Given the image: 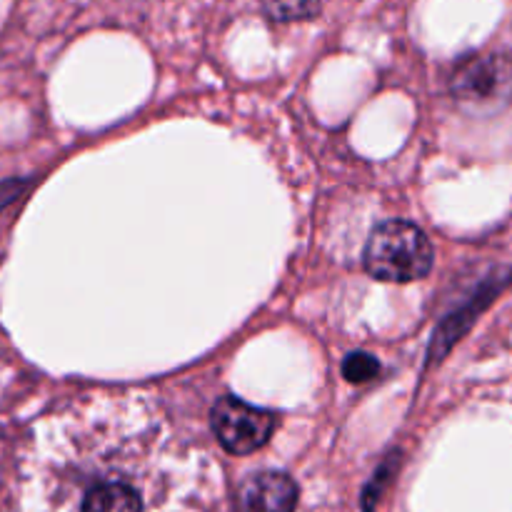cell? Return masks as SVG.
<instances>
[{"label":"cell","mask_w":512,"mask_h":512,"mask_svg":"<svg viewBox=\"0 0 512 512\" xmlns=\"http://www.w3.org/2000/svg\"><path fill=\"white\" fill-rule=\"evenodd\" d=\"M365 270L385 283H413L433 268V243L428 235L405 220H385L365 243Z\"/></svg>","instance_id":"obj_1"},{"label":"cell","mask_w":512,"mask_h":512,"mask_svg":"<svg viewBox=\"0 0 512 512\" xmlns=\"http://www.w3.org/2000/svg\"><path fill=\"white\" fill-rule=\"evenodd\" d=\"M210 425H213L215 438L228 453L250 455L268 443L270 435L275 433L278 418L270 410L255 408L245 400L225 395L213 405Z\"/></svg>","instance_id":"obj_2"},{"label":"cell","mask_w":512,"mask_h":512,"mask_svg":"<svg viewBox=\"0 0 512 512\" xmlns=\"http://www.w3.org/2000/svg\"><path fill=\"white\" fill-rule=\"evenodd\" d=\"M455 98L473 108H498L512 98V58L500 53L475 55L450 78Z\"/></svg>","instance_id":"obj_3"},{"label":"cell","mask_w":512,"mask_h":512,"mask_svg":"<svg viewBox=\"0 0 512 512\" xmlns=\"http://www.w3.org/2000/svg\"><path fill=\"white\" fill-rule=\"evenodd\" d=\"M298 485L285 473L250 475L235 495V512H293Z\"/></svg>","instance_id":"obj_4"},{"label":"cell","mask_w":512,"mask_h":512,"mask_svg":"<svg viewBox=\"0 0 512 512\" xmlns=\"http://www.w3.org/2000/svg\"><path fill=\"white\" fill-rule=\"evenodd\" d=\"M83 512H143V500L125 480H105L85 493Z\"/></svg>","instance_id":"obj_5"},{"label":"cell","mask_w":512,"mask_h":512,"mask_svg":"<svg viewBox=\"0 0 512 512\" xmlns=\"http://www.w3.org/2000/svg\"><path fill=\"white\" fill-rule=\"evenodd\" d=\"M508 280H510V275H500V278H493L488 285H485L483 293H480L478 298H475L473 303H470L468 308L463 310V313L455 315V318H450L448 325L440 330V335H435V343H433V348H430V355H433V358H443L445 350H448L450 345H453L455 340L460 338V333H463V330L468 328L470 323H473L475 315H478L480 310H483L485 305H488L490 300L495 298V293H500V288H503Z\"/></svg>","instance_id":"obj_6"},{"label":"cell","mask_w":512,"mask_h":512,"mask_svg":"<svg viewBox=\"0 0 512 512\" xmlns=\"http://www.w3.org/2000/svg\"><path fill=\"white\" fill-rule=\"evenodd\" d=\"M323 0H263V10L270 20L293 23V20H310L320 13Z\"/></svg>","instance_id":"obj_7"},{"label":"cell","mask_w":512,"mask_h":512,"mask_svg":"<svg viewBox=\"0 0 512 512\" xmlns=\"http://www.w3.org/2000/svg\"><path fill=\"white\" fill-rule=\"evenodd\" d=\"M380 373V363L370 353H350L343 360V375L350 383H368Z\"/></svg>","instance_id":"obj_8"},{"label":"cell","mask_w":512,"mask_h":512,"mask_svg":"<svg viewBox=\"0 0 512 512\" xmlns=\"http://www.w3.org/2000/svg\"><path fill=\"white\" fill-rule=\"evenodd\" d=\"M25 185H28V180H5V183H0V210L13 203Z\"/></svg>","instance_id":"obj_9"}]
</instances>
